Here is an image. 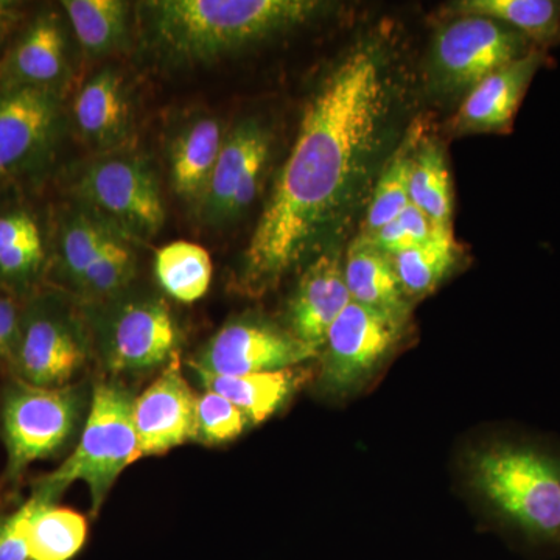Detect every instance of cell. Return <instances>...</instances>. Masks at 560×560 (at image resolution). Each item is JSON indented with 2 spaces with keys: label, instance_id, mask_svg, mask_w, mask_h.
<instances>
[{
  "label": "cell",
  "instance_id": "cell-8",
  "mask_svg": "<svg viewBox=\"0 0 560 560\" xmlns=\"http://www.w3.org/2000/svg\"><path fill=\"white\" fill-rule=\"evenodd\" d=\"M77 195L84 208L132 238H150L164 226L156 175L138 158L109 156L81 173Z\"/></svg>",
  "mask_w": 560,
  "mask_h": 560
},
{
  "label": "cell",
  "instance_id": "cell-6",
  "mask_svg": "<svg viewBox=\"0 0 560 560\" xmlns=\"http://www.w3.org/2000/svg\"><path fill=\"white\" fill-rule=\"evenodd\" d=\"M404 326V320L350 301L323 346L320 393L345 399L363 389L399 345Z\"/></svg>",
  "mask_w": 560,
  "mask_h": 560
},
{
  "label": "cell",
  "instance_id": "cell-25",
  "mask_svg": "<svg viewBox=\"0 0 560 560\" xmlns=\"http://www.w3.org/2000/svg\"><path fill=\"white\" fill-rule=\"evenodd\" d=\"M154 275L161 289L173 300L191 304L208 293L212 282V260L197 243L172 242L154 257Z\"/></svg>",
  "mask_w": 560,
  "mask_h": 560
},
{
  "label": "cell",
  "instance_id": "cell-35",
  "mask_svg": "<svg viewBox=\"0 0 560 560\" xmlns=\"http://www.w3.org/2000/svg\"><path fill=\"white\" fill-rule=\"evenodd\" d=\"M7 21H10L9 5H7V3L0 2V39H2L3 25H5Z\"/></svg>",
  "mask_w": 560,
  "mask_h": 560
},
{
  "label": "cell",
  "instance_id": "cell-11",
  "mask_svg": "<svg viewBox=\"0 0 560 560\" xmlns=\"http://www.w3.org/2000/svg\"><path fill=\"white\" fill-rule=\"evenodd\" d=\"M98 326V348L114 374L153 370L176 355L179 331L156 296L113 298Z\"/></svg>",
  "mask_w": 560,
  "mask_h": 560
},
{
  "label": "cell",
  "instance_id": "cell-13",
  "mask_svg": "<svg viewBox=\"0 0 560 560\" xmlns=\"http://www.w3.org/2000/svg\"><path fill=\"white\" fill-rule=\"evenodd\" d=\"M319 355L290 330L260 318L232 319L208 341L191 368L217 375L289 370Z\"/></svg>",
  "mask_w": 560,
  "mask_h": 560
},
{
  "label": "cell",
  "instance_id": "cell-5",
  "mask_svg": "<svg viewBox=\"0 0 560 560\" xmlns=\"http://www.w3.org/2000/svg\"><path fill=\"white\" fill-rule=\"evenodd\" d=\"M83 415L75 386L40 388L11 377L0 389V440L7 453L5 482L18 485L36 460L57 455Z\"/></svg>",
  "mask_w": 560,
  "mask_h": 560
},
{
  "label": "cell",
  "instance_id": "cell-2",
  "mask_svg": "<svg viewBox=\"0 0 560 560\" xmlns=\"http://www.w3.org/2000/svg\"><path fill=\"white\" fill-rule=\"evenodd\" d=\"M147 35L162 57L212 61L318 16L315 0H156L143 3Z\"/></svg>",
  "mask_w": 560,
  "mask_h": 560
},
{
  "label": "cell",
  "instance_id": "cell-23",
  "mask_svg": "<svg viewBox=\"0 0 560 560\" xmlns=\"http://www.w3.org/2000/svg\"><path fill=\"white\" fill-rule=\"evenodd\" d=\"M46 265L38 221L27 210L0 213V287L25 291L35 285Z\"/></svg>",
  "mask_w": 560,
  "mask_h": 560
},
{
  "label": "cell",
  "instance_id": "cell-19",
  "mask_svg": "<svg viewBox=\"0 0 560 560\" xmlns=\"http://www.w3.org/2000/svg\"><path fill=\"white\" fill-rule=\"evenodd\" d=\"M224 139L223 125L209 116L195 117L176 132L168 164L173 190L184 201L200 208Z\"/></svg>",
  "mask_w": 560,
  "mask_h": 560
},
{
  "label": "cell",
  "instance_id": "cell-26",
  "mask_svg": "<svg viewBox=\"0 0 560 560\" xmlns=\"http://www.w3.org/2000/svg\"><path fill=\"white\" fill-rule=\"evenodd\" d=\"M35 497V495H33ZM38 499V497H36ZM88 537V522L80 512L38 499L28 525L31 560H70Z\"/></svg>",
  "mask_w": 560,
  "mask_h": 560
},
{
  "label": "cell",
  "instance_id": "cell-27",
  "mask_svg": "<svg viewBox=\"0 0 560 560\" xmlns=\"http://www.w3.org/2000/svg\"><path fill=\"white\" fill-rule=\"evenodd\" d=\"M401 290L408 300L423 298L436 290L456 261L452 228H436L423 243L393 257Z\"/></svg>",
  "mask_w": 560,
  "mask_h": 560
},
{
  "label": "cell",
  "instance_id": "cell-31",
  "mask_svg": "<svg viewBox=\"0 0 560 560\" xmlns=\"http://www.w3.org/2000/svg\"><path fill=\"white\" fill-rule=\"evenodd\" d=\"M253 423L232 401L212 390L197 400V441L208 445L237 440Z\"/></svg>",
  "mask_w": 560,
  "mask_h": 560
},
{
  "label": "cell",
  "instance_id": "cell-1",
  "mask_svg": "<svg viewBox=\"0 0 560 560\" xmlns=\"http://www.w3.org/2000/svg\"><path fill=\"white\" fill-rule=\"evenodd\" d=\"M390 110L382 50L363 44L346 55L305 106L289 160L250 237L242 285L261 294L278 285L352 205Z\"/></svg>",
  "mask_w": 560,
  "mask_h": 560
},
{
  "label": "cell",
  "instance_id": "cell-9",
  "mask_svg": "<svg viewBox=\"0 0 560 560\" xmlns=\"http://www.w3.org/2000/svg\"><path fill=\"white\" fill-rule=\"evenodd\" d=\"M525 35L481 16H459L442 28L431 49V80L442 94L469 92L497 70L529 54Z\"/></svg>",
  "mask_w": 560,
  "mask_h": 560
},
{
  "label": "cell",
  "instance_id": "cell-16",
  "mask_svg": "<svg viewBox=\"0 0 560 560\" xmlns=\"http://www.w3.org/2000/svg\"><path fill=\"white\" fill-rule=\"evenodd\" d=\"M544 61L533 49L480 81L464 98L452 127L456 132H503L510 130L530 81Z\"/></svg>",
  "mask_w": 560,
  "mask_h": 560
},
{
  "label": "cell",
  "instance_id": "cell-22",
  "mask_svg": "<svg viewBox=\"0 0 560 560\" xmlns=\"http://www.w3.org/2000/svg\"><path fill=\"white\" fill-rule=\"evenodd\" d=\"M66 35L54 14L40 16L11 54L9 84L58 88L66 72Z\"/></svg>",
  "mask_w": 560,
  "mask_h": 560
},
{
  "label": "cell",
  "instance_id": "cell-3",
  "mask_svg": "<svg viewBox=\"0 0 560 560\" xmlns=\"http://www.w3.org/2000/svg\"><path fill=\"white\" fill-rule=\"evenodd\" d=\"M470 488L530 548H560V453L539 442L495 441L464 460Z\"/></svg>",
  "mask_w": 560,
  "mask_h": 560
},
{
  "label": "cell",
  "instance_id": "cell-32",
  "mask_svg": "<svg viewBox=\"0 0 560 560\" xmlns=\"http://www.w3.org/2000/svg\"><path fill=\"white\" fill-rule=\"evenodd\" d=\"M38 506L36 497H28L18 510L0 517V560H31L28 525Z\"/></svg>",
  "mask_w": 560,
  "mask_h": 560
},
{
  "label": "cell",
  "instance_id": "cell-18",
  "mask_svg": "<svg viewBox=\"0 0 560 560\" xmlns=\"http://www.w3.org/2000/svg\"><path fill=\"white\" fill-rule=\"evenodd\" d=\"M130 98L116 70H102L81 88L73 103V120L81 138L97 149H114L131 127Z\"/></svg>",
  "mask_w": 560,
  "mask_h": 560
},
{
  "label": "cell",
  "instance_id": "cell-34",
  "mask_svg": "<svg viewBox=\"0 0 560 560\" xmlns=\"http://www.w3.org/2000/svg\"><path fill=\"white\" fill-rule=\"evenodd\" d=\"M366 235V234H364ZM371 242L377 246L383 253L388 254L390 257L399 256L405 250L411 249L412 246L418 245V242L412 238L407 228L401 224L399 219L390 221L385 224L382 230L375 232V234L368 235Z\"/></svg>",
  "mask_w": 560,
  "mask_h": 560
},
{
  "label": "cell",
  "instance_id": "cell-28",
  "mask_svg": "<svg viewBox=\"0 0 560 560\" xmlns=\"http://www.w3.org/2000/svg\"><path fill=\"white\" fill-rule=\"evenodd\" d=\"M62 7L81 47L90 54H108L127 39V3L120 0H66Z\"/></svg>",
  "mask_w": 560,
  "mask_h": 560
},
{
  "label": "cell",
  "instance_id": "cell-14",
  "mask_svg": "<svg viewBox=\"0 0 560 560\" xmlns=\"http://www.w3.org/2000/svg\"><path fill=\"white\" fill-rule=\"evenodd\" d=\"M270 145V135L256 120H243L228 132L198 208L206 223L213 226L230 223L253 205Z\"/></svg>",
  "mask_w": 560,
  "mask_h": 560
},
{
  "label": "cell",
  "instance_id": "cell-7",
  "mask_svg": "<svg viewBox=\"0 0 560 560\" xmlns=\"http://www.w3.org/2000/svg\"><path fill=\"white\" fill-rule=\"evenodd\" d=\"M57 250L66 279L95 301L119 296L136 275L130 238L86 208L62 217Z\"/></svg>",
  "mask_w": 560,
  "mask_h": 560
},
{
  "label": "cell",
  "instance_id": "cell-12",
  "mask_svg": "<svg viewBox=\"0 0 560 560\" xmlns=\"http://www.w3.org/2000/svg\"><path fill=\"white\" fill-rule=\"evenodd\" d=\"M58 88L9 84L0 90V186L28 175L46 162L60 136Z\"/></svg>",
  "mask_w": 560,
  "mask_h": 560
},
{
  "label": "cell",
  "instance_id": "cell-29",
  "mask_svg": "<svg viewBox=\"0 0 560 560\" xmlns=\"http://www.w3.org/2000/svg\"><path fill=\"white\" fill-rule=\"evenodd\" d=\"M410 198L438 226L452 228V180L436 143H419L412 160Z\"/></svg>",
  "mask_w": 560,
  "mask_h": 560
},
{
  "label": "cell",
  "instance_id": "cell-20",
  "mask_svg": "<svg viewBox=\"0 0 560 560\" xmlns=\"http://www.w3.org/2000/svg\"><path fill=\"white\" fill-rule=\"evenodd\" d=\"M342 265L350 300L407 323L410 305L401 290L393 257L363 234L350 245Z\"/></svg>",
  "mask_w": 560,
  "mask_h": 560
},
{
  "label": "cell",
  "instance_id": "cell-15",
  "mask_svg": "<svg viewBox=\"0 0 560 560\" xmlns=\"http://www.w3.org/2000/svg\"><path fill=\"white\" fill-rule=\"evenodd\" d=\"M197 400L173 357L160 377L135 399L136 460L197 441Z\"/></svg>",
  "mask_w": 560,
  "mask_h": 560
},
{
  "label": "cell",
  "instance_id": "cell-21",
  "mask_svg": "<svg viewBox=\"0 0 560 560\" xmlns=\"http://www.w3.org/2000/svg\"><path fill=\"white\" fill-rule=\"evenodd\" d=\"M206 390L220 394L245 412L253 425L270 419L307 382L301 366L246 375H217L191 368Z\"/></svg>",
  "mask_w": 560,
  "mask_h": 560
},
{
  "label": "cell",
  "instance_id": "cell-30",
  "mask_svg": "<svg viewBox=\"0 0 560 560\" xmlns=\"http://www.w3.org/2000/svg\"><path fill=\"white\" fill-rule=\"evenodd\" d=\"M419 142V130H412L401 143L400 149L390 158L375 186L374 197L368 209L364 234H375L385 224L396 220L410 206L412 160Z\"/></svg>",
  "mask_w": 560,
  "mask_h": 560
},
{
  "label": "cell",
  "instance_id": "cell-17",
  "mask_svg": "<svg viewBox=\"0 0 560 560\" xmlns=\"http://www.w3.org/2000/svg\"><path fill=\"white\" fill-rule=\"evenodd\" d=\"M350 301L340 256L335 253L323 254L302 275L290 302L291 334L313 349H323L331 324Z\"/></svg>",
  "mask_w": 560,
  "mask_h": 560
},
{
  "label": "cell",
  "instance_id": "cell-24",
  "mask_svg": "<svg viewBox=\"0 0 560 560\" xmlns=\"http://www.w3.org/2000/svg\"><path fill=\"white\" fill-rule=\"evenodd\" d=\"M453 10L499 21L536 43H552L560 35V3L552 0H463Z\"/></svg>",
  "mask_w": 560,
  "mask_h": 560
},
{
  "label": "cell",
  "instance_id": "cell-10",
  "mask_svg": "<svg viewBox=\"0 0 560 560\" xmlns=\"http://www.w3.org/2000/svg\"><path fill=\"white\" fill-rule=\"evenodd\" d=\"M79 320L54 296H38L22 308L20 340L11 359L13 377L40 388L68 386L86 360Z\"/></svg>",
  "mask_w": 560,
  "mask_h": 560
},
{
  "label": "cell",
  "instance_id": "cell-4",
  "mask_svg": "<svg viewBox=\"0 0 560 560\" xmlns=\"http://www.w3.org/2000/svg\"><path fill=\"white\" fill-rule=\"evenodd\" d=\"M135 397L117 383H98L92 393L86 425L75 451L57 470L33 485L32 495L57 503L66 489L81 481L91 493L97 514L121 471L136 463Z\"/></svg>",
  "mask_w": 560,
  "mask_h": 560
},
{
  "label": "cell",
  "instance_id": "cell-33",
  "mask_svg": "<svg viewBox=\"0 0 560 560\" xmlns=\"http://www.w3.org/2000/svg\"><path fill=\"white\" fill-rule=\"evenodd\" d=\"M22 308L11 294L0 293V364L7 366L20 340Z\"/></svg>",
  "mask_w": 560,
  "mask_h": 560
}]
</instances>
